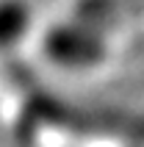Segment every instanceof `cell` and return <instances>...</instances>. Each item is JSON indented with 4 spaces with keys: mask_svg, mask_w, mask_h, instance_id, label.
<instances>
[{
    "mask_svg": "<svg viewBox=\"0 0 144 147\" xmlns=\"http://www.w3.org/2000/svg\"><path fill=\"white\" fill-rule=\"evenodd\" d=\"M31 28V8L25 0H0V47H11Z\"/></svg>",
    "mask_w": 144,
    "mask_h": 147,
    "instance_id": "obj_1",
    "label": "cell"
}]
</instances>
